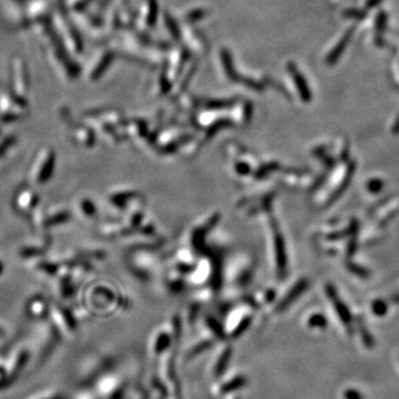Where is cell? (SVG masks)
Returning <instances> with one entry per match:
<instances>
[{
	"label": "cell",
	"mask_w": 399,
	"mask_h": 399,
	"mask_svg": "<svg viewBox=\"0 0 399 399\" xmlns=\"http://www.w3.org/2000/svg\"><path fill=\"white\" fill-rule=\"evenodd\" d=\"M333 301H334V304H335L336 312H338V314H340L342 320V322H344L346 325H348V324L350 323V315H349V313H348V310H347V307L345 306L344 303H342V301H340V299H338V297H337V299H336V297L334 296V297H333Z\"/></svg>",
	"instance_id": "obj_1"
},
{
	"label": "cell",
	"mask_w": 399,
	"mask_h": 399,
	"mask_svg": "<svg viewBox=\"0 0 399 399\" xmlns=\"http://www.w3.org/2000/svg\"><path fill=\"white\" fill-rule=\"evenodd\" d=\"M372 310H374V313L377 315H383L386 313V305L384 304L383 302H377L372 306Z\"/></svg>",
	"instance_id": "obj_2"
},
{
	"label": "cell",
	"mask_w": 399,
	"mask_h": 399,
	"mask_svg": "<svg viewBox=\"0 0 399 399\" xmlns=\"http://www.w3.org/2000/svg\"><path fill=\"white\" fill-rule=\"evenodd\" d=\"M381 185H383V183H381L380 181L374 180V181H371L370 184H368V188H370V191H378V190H380L381 188H383Z\"/></svg>",
	"instance_id": "obj_3"
}]
</instances>
